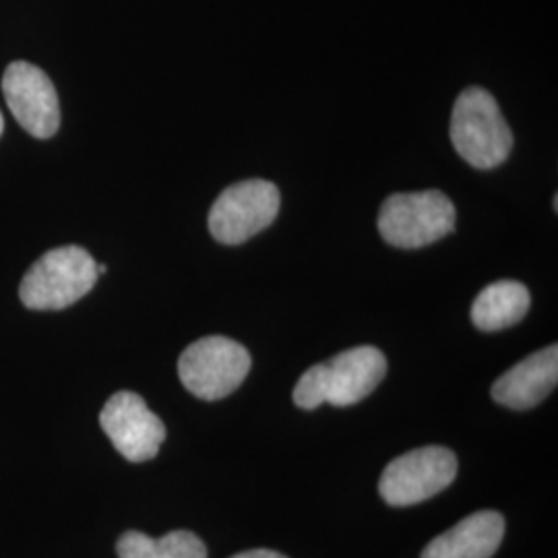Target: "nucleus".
I'll use <instances>...</instances> for the list:
<instances>
[{
  "mask_svg": "<svg viewBox=\"0 0 558 558\" xmlns=\"http://www.w3.org/2000/svg\"><path fill=\"white\" fill-rule=\"evenodd\" d=\"M385 375L387 360L379 348L359 345L311 366L294 387V403L302 410H315L323 403L354 405L368 398Z\"/></svg>",
  "mask_w": 558,
  "mask_h": 558,
  "instance_id": "obj_1",
  "label": "nucleus"
},
{
  "mask_svg": "<svg viewBox=\"0 0 558 558\" xmlns=\"http://www.w3.org/2000/svg\"><path fill=\"white\" fill-rule=\"evenodd\" d=\"M449 135L459 156L478 170L497 168L513 149V133L499 104L482 87H468L459 94Z\"/></svg>",
  "mask_w": 558,
  "mask_h": 558,
  "instance_id": "obj_2",
  "label": "nucleus"
},
{
  "mask_svg": "<svg viewBox=\"0 0 558 558\" xmlns=\"http://www.w3.org/2000/svg\"><path fill=\"white\" fill-rule=\"evenodd\" d=\"M100 278L98 263L75 244L48 251L21 281L20 299L29 311H62L92 292Z\"/></svg>",
  "mask_w": 558,
  "mask_h": 558,
  "instance_id": "obj_3",
  "label": "nucleus"
},
{
  "mask_svg": "<svg viewBox=\"0 0 558 558\" xmlns=\"http://www.w3.org/2000/svg\"><path fill=\"white\" fill-rule=\"evenodd\" d=\"M456 230V205L440 191L398 193L380 205L379 232L398 248H422Z\"/></svg>",
  "mask_w": 558,
  "mask_h": 558,
  "instance_id": "obj_4",
  "label": "nucleus"
},
{
  "mask_svg": "<svg viewBox=\"0 0 558 558\" xmlns=\"http://www.w3.org/2000/svg\"><path fill=\"white\" fill-rule=\"evenodd\" d=\"M251 371L248 350L230 338L209 336L191 343L179 360L182 385L205 401L228 398Z\"/></svg>",
  "mask_w": 558,
  "mask_h": 558,
  "instance_id": "obj_5",
  "label": "nucleus"
},
{
  "mask_svg": "<svg viewBox=\"0 0 558 558\" xmlns=\"http://www.w3.org/2000/svg\"><path fill=\"white\" fill-rule=\"evenodd\" d=\"M279 189L251 179L228 186L209 211V232L221 244H242L269 228L279 214Z\"/></svg>",
  "mask_w": 558,
  "mask_h": 558,
  "instance_id": "obj_6",
  "label": "nucleus"
},
{
  "mask_svg": "<svg viewBox=\"0 0 558 558\" xmlns=\"http://www.w3.org/2000/svg\"><path fill=\"white\" fill-rule=\"evenodd\" d=\"M458 476V458L447 447H420L393 459L379 482L383 500L410 507L437 497Z\"/></svg>",
  "mask_w": 558,
  "mask_h": 558,
  "instance_id": "obj_7",
  "label": "nucleus"
},
{
  "mask_svg": "<svg viewBox=\"0 0 558 558\" xmlns=\"http://www.w3.org/2000/svg\"><path fill=\"white\" fill-rule=\"evenodd\" d=\"M2 94L11 114L36 140H50L60 126L59 94L36 64L15 60L2 77Z\"/></svg>",
  "mask_w": 558,
  "mask_h": 558,
  "instance_id": "obj_8",
  "label": "nucleus"
},
{
  "mask_svg": "<svg viewBox=\"0 0 558 558\" xmlns=\"http://www.w3.org/2000/svg\"><path fill=\"white\" fill-rule=\"evenodd\" d=\"M100 424L120 456L133 463L149 461L166 440V426L133 391H119L106 401Z\"/></svg>",
  "mask_w": 558,
  "mask_h": 558,
  "instance_id": "obj_9",
  "label": "nucleus"
},
{
  "mask_svg": "<svg viewBox=\"0 0 558 558\" xmlns=\"http://www.w3.org/2000/svg\"><path fill=\"white\" fill-rule=\"evenodd\" d=\"M558 380V348L548 345L521 360L493 385V399L511 410H530L548 398Z\"/></svg>",
  "mask_w": 558,
  "mask_h": 558,
  "instance_id": "obj_10",
  "label": "nucleus"
},
{
  "mask_svg": "<svg viewBox=\"0 0 558 558\" xmlns=\"http://www.w3.org/2000/svg\"><path fill=\"white\" fill-rule=\"evenodd\" d=\"M502 536V515L497 511H478L428 542L422 558H490L499 550Z\"/></svg>",
  "mask_w": 558,
  "mask_h": 558,
  "instance_id": "obj_11",
  "label": "nucleus"
},
{
  "mask_svg": "<svg viewBox=\"0 0 558 558\" xmlns=\"http://www.w3.org/2000/svg\"><path fill=\"white\" fill-rule=\"evenodd\" d=\"M530 292L513 279L486 286L472 304V320L480 331H500L518 325L530 311Z\"/></svg>",
  "mask_w": 558,
  "mask_h": 558,
  "instance_id": "obj_12",
  "label": "nucleus"
},
{
  "mask_svg": "<svg viewBox=\"0 0 558 558\" xmlns=\"http://www.w3.org/2000/svg\"><path fill=\"white\" fill-rule=\"evenodd\" d=\"M120 558H207V548L193 532L177 530L161 538L124 532L117 544Z\"/></svg>",
  "mask_w": 558,
  "mask_h": 558,
  "instance_id": "obj_13",
  "label": "nucleus"
},
{
  "mask_svg": "<svg viewBox=\"0 0 558 558\" xmlns=\"http://www.w3.org/2000/svg\"><path fill=\"white\" fill-rule=\"evenodd\" d=\"M230 558H288L283 557V555H279L276 550H265V548H259V550H248V553H240V555H234V557Z\"/></svg>",
  "mask_w": 558,
  "mask_h": 558,
  "instance_id": "obj_14",
  "label": "nucleus"
},
{
  "mask_svg": "<svg viewBox=\"0 0 558 558\" xmlns=\"http://www.w3.org/2000/svg\"><path fill=\"white\" fill-rule=\"evenodd\" d=\"M2 131H4V119H2V114H0V135H2Z\"/></svg>",
  "mask_w": 558,
  "mask_h": 558,
  "instance_id": "obj_15",
  "label": "nucleus"
}]
</instances>
